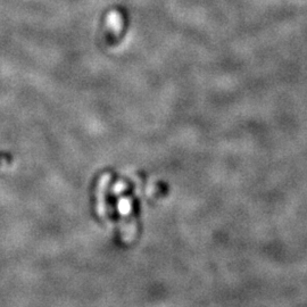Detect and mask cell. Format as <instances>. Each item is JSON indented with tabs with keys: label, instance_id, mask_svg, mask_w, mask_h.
<instances>
[{
	"label": "cell",
	"instance_id": "obj_1",
	"mask_svg": "<svg viewBox=\"0 0 307 307\" xmlns=\"http://www.w3.org/2000/svg\"><path fill=\"white\" fill-rule=\"evenodd\" d=\"M109 22L114 27H116V25L119 27V17L118 15H115V14H112L109 17Z\"/></svg>",
	"mask_w": 307,
	"mask_h": 307
}]
</instances>
